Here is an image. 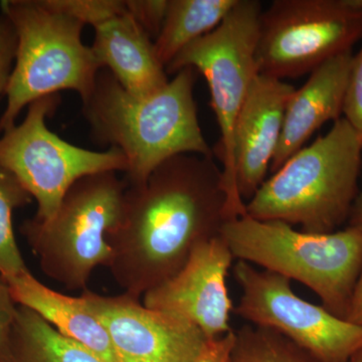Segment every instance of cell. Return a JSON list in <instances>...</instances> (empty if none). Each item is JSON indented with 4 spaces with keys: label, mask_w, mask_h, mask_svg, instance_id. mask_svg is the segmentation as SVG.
Segmentation results:
<instances>
[{
    "label": "cell",
    "mask_w": 362,
    "mask_h": 362,
    "mask_svg": "<svg viewBox=\"0 0 362 362\" xmlns=\"http://www.w3.org/2000/svg\"><path fill=\"white\" fill-rule=\"evenodd\" d=\"M226 221L223 171L214 157H173L144 183L127 187L120 221L108 235V268L124 293L139 299L221 235Z\"/></svg>",
    "instance_id": "1"
},
{
    "label": "cell",
    "mask_w": 362,
    "mask_h": 362,
    "mask_svg": "<svg viewBox=\"0 0 362 362\" xmlns=\"http://www.w3.org/2000/svg\"><path fill=\"white\" fill-rule=\"evenodd\" d=\"M197 71L185 68L160 90L139 97L106 69L83 104V114L100 144L120 150L127 160L128 187L144 183L162 163L181 154L214 157L202 134L194 86Z\"/></svg>",
    "instance_id": "2"
},
{
    "label": "cell",
    "mask_w": 362,
    "mask_h": 362,
    "mask_svg": "<svg viewBox=\"0 0 362 362\" xmlns=\"http://www.w3.org/2000/svg\"><path fill=\"white\" fill-rule=\"evenodd\" d=\"M361 170L362 135L341 117L264 181L246 202V214L307 233L337 232L349 221Z\"/></svg>",
    "instance_id": "3"
},
{
    "label": "cell",
    "mask_w": 362,
    "mask_h": 362,
    "mask_svg": "<svg viewBox=\"0 0 362 362\" xmlns=\"http://www.w3.org/2000/svg\"><path fill=\"white\" fill-rule=\"evenodd\" d=\"M221 235L238 261L301 283L326 310L346 318L362 265L359 230L346 226L333 233H307L246 214L226 221Z\"/></svg>",
    "instance_id": "4"
},
{
    "label": "cell",
    "mask_w": 362,
    "mask_h": 362,
    "mask_svg": "<svg viewBox=\"0 0 362 362\" xmlns=\"http://www.w3.org/2000/svg\"><path fill=\"white\" fill-rule=\"evenodd\" d=\"M0 9L16 35L0 133L16 126L23 109L42 98L74 90L85 101L102 66L83 42L84 23L52 8L47 0H4Z\"/></svg>",
    "instance_id": "5"
},
{
    "label": "cell",
    "mask_w": 362,
    "mask_h": 362,
    "mask_svg": "<svg viewBox=\"0 0 362 362\" xmlns=\"http://www.w3.org/2000/svg\"><path fill=\"white\" fill-rule=\"evenodd\" d=\"M127 187L117 173L86 176L69 189L52 218L21 225L47 277L71 291H85L95 269L109 267L108 235L120 221Z\"/></svg>",
    "instance_id": "6"
},
{
    "label": "cell",
    "mask_w": 362,
    "mask_h": 362,
    "mask_svg": "<svg viewBox=\"0 0 362 362\" xmlns=\"http://www.w3.org/2000/svg\"><path fill=\"white\" fill-rule=\"evenodd\" d=\"M262 11L257 0H238L216 30L187 45L165 69L168 75H175L192 68L206 78L221 132L218 154L223 162L228 221L246 216V202L240 199L235 180L233 130L259 74L256 49Z\"/></svg>",
    "instance_id": "7"
},
{
    "label": "cell",
    "mask_w": 362,
    "mask_h": 362,
    "mask_svg": "<svg viewBox=\"0 0 362 362\" xmlns=\"http://www.w3.org/2000/svg\"><path fill=\"white\" fill-rule=\"evenodd\" d=\"M61 104L59 95L37 100L25 119L0 137V166L16 176L37 202L33 218L47 221L58 211L69 189L86 176L124 173L127 160L120 150L96 151L76 146L47 127Z\"/></svg>",
    "instance_id": "8"
},
{
    "label": "cell",
    "mask_w": 362,
    "mask_h": 362,
    "mask_svg": "<svg viewBox=\"0 0 362 362\" xmlns=\"http://www.w3.org/2000/svg\"><path fill=\"white\" fill-rule=\"evenodd\" d=\"M362 40V9L349 0H276L259 18V74L283 80L312 73Z\"/></svg>",
    "instance_id": "9"
},
{
    "label": "cell",
    "mask_w": 362,
    "mask_h": 362,
    "mask_svg": "<svg viewBox=\"0 0 362 362\" xmlns=\"http://www.w3.org/2000/svg\"><path fill=\"white\" fill-rule=\"evenodd\" d=\"M233 275L240 296L233 312L247 323L277 331L321 362H349L362 350V326L298 296L287 278L244 261Z\"/></svg>",
    "instance_id": "10"
},
{
    "label": "cell",
    "mask_w": 362,
    "mask_h": 362,
    "mask_svg": "<svg viewBox=\"0 0 362 362\" xmlns=\"http://www.w3.org/2000/svg\"><path fill=\"white\" fill-rule=\"evenodd\" d=\"M82 297L120 362H195L211 342L194 324L147 308L127 293L104 296L87 289Z\"/></svg>",
    "instance_id": "11"
},
{
    "label": "cell",
    "mask_w": 362,
    "mask_h": 362,
    "mask_svg": "<svg viewBox=\"0 0 362 362\" xmlns=\"http://www.w3.org/2000/svg\"><path fill=\"white\" fill-rule=\"evenodd\" d=\"M233 259L221 235L207 240L173 277L145 293L143 305L189 321L209 339L225 337L233 330V304L226 284Z\"/></svg>",
    "instance_id": "12"
},
{
    "label": "cell",
    "mask_w": 362,
    "mask_h": 362,
    "mask_svg": "<svg viewBox=\"0 0 362 362\" xmlns=\"http://www.w3.org/2000/svg\"><path fill=\"white\" fill-rule=\"evenodd\" d=\"M295 90L283 80L261 74L252 81L233 130L235 180L245 202L266 180Z\"/></svg>",
    "instance_id": "13"
},
{
    "label": "cell",
    "mask_w": 362,
    "mask_h": 362,
    "mask_svg": "<svg viewBox=\"0 0 362 362\" xmlns=\"http://www.w3.org/2000/svg\"><path fill=\"white\" fill-rule=\"evenodd\" d=\"M354 52H343L312 71L295 90L286 109L282 134L270 170L277 171L288 159L306 146L317 130L343 115Z\"/></svg>",
    "instance_id": "14"
},
{
    "label": "cell",
    "mask_w": 362,
    "mask_h": 362,
    "mask_svg": "<svg viewBox=\"0 0 362 362\" xmlns=\"http://www.w3.org/2000/svg\"><path fill=\"white\" fill-rule=\"evenodd\" d=\"M94 30L93 54L124 89L144 97L168 84V75L157 58L153 40L128 11L95 26Z\"/></svg>",
    "instance_id": "15"
},
{
    "label": "cell",
    "mask_w": 362,
    "mask_h": 362,
    "mask_svg": "<svg viewBox=\"0 0 362 362\" xmlns=\"http://www.w3.org/2000/svg\"><path fill=\"white\" fill-rule=\"evenodd\" d=\"M6 282L16 304L35 312L62 335L83 345L105 362H120L108 332L82 296L54 291L30 271Z\"/></svg>",
    "instance_id": "16"
},
{
    "label": "cell",
    "mask_w": 362,
    "mask_h": 362,
    "mask_svg": "<svg viewBox=\"0 0 362 362\" xmlns=\"http://www.w3.org/2000/svg\"><path fill=\"white\" fill-rule=\"evenodd\" d=\"M237 2L238 0H168L163 25L154 40L157 58L164 68L187 45L216 30Z\"/></svg>",
    "instance_id": "17"
},
{
    "label": "cell",
    "mask_w": 362,
    "mask_h": 362,
    "mask_svg": "<svg viewBox=\"0 0 362 362\" xmlns=\"http://www.w3.org/2000/svg\"><path fill=\"white\" fill-rule=\"evenodd\" d=\"M9 362H105L83 345L58 332L42 317L18 307Z\"/></svg>",
    "instance_id": "18"
},
{
    "label": "cell",
    "mask_w": 362,
    "mask_h": 362,
    "mask_svg": "<svg viewBox=\"0 0 362 362\" xmlns=\"http://www.w3.org/2000/svg\"><path fill=\"white\" fill-rule=\"evenodd\" d=\"M230 362H321L277 331L245 324L235 330Z\"/></svg>",
    "instance_id": "19"
},
{
    "label": "cell",
    "mask_w": 362,
    "mask_h": 362,
    "mask_svg": "<svg viewBox=\"0 0 362 362\" xmlns=\"http://www.w3.org/2000/svg\"><path fill=\"white\" fill-rule=\"evenodd\" d=\"M32 201L16 176L0 166V275L6 281L30 271L16 243L13 214Z\"/></svg>",
    "instance_id": "20"
},
{
    "label": "cell",
    "mask_w": 362,
    "mask_h": 362,
    "mask_svg": "<svg viewBox=\"0 0 362 362\" xmlns=\"http://www.w3.org/2000/svg\"><path fill=\"white\" fill-rule=\"evenodd\" d=\"M47 4L93 28L127 11L122 0H47Z\"/></svg>",
    "instance_id": "21"
},
{
    "label": "cell",
    "mask_w": 362,
    "mask_h": 362,
    "mask_svg": "<svg viewBox=\"0 0 362 362\" xmlns=\"http://www.w3.org/2000/svg\"><path fill=\"white\" fill-rule=\"evenodd\" d=\"M343 118L362 135V47L350 66Z\"/></svg>",
    "instance_id": "22"
},
{
    "label": "cell",
    "mask_w": 362,
    "mask_h": 362,
    "mask_svg": "<svg viewBox=\"0 0 362 362\" xmlns=\"http://www.w3.org/2000/svg\"><path fill=\"white\" fill-rule=\"evenodd\" d=\"M128 13L132 16L147 35L156 40L160 33L168 0H125Z\"/></svg>",
    "instance_id": "23"
},
{
    "label": "cell",
    "mask_w": 362,
    "mask_h": 362,
    "mask_svg": "<svg viewBox=\"0 0 362 362\" xmlns=\"http://www.w3.org/2000/svg\"><path fill=\"white\" fill-rule=\"evenodd\" d=\"M18 307L8 283L0 275V362L11 361V337Z\"/></svg>",
    "instance_id": "24"
},
{
    "label": "cell",
    "mask_w": 362,
    "mask_h": 362,
    "mask_svg": "<svg viewBox=\"0 0 362 362\" xmlns=\"http://www.w3.org/2000/svg\"><path fill=\"white\" fill-rule=\"evenodd\" d=\"M16 52V35L8 18L0 11V100L6 96Z\"/></svg>",
    "instance_id": "25"
},
{
    "label": "cell",
    "mask_w": 362,
    "mask_h": 362,
    "mask_svg": "<svg viewBox=\"0 0 362 362\" xmlns=\"http://www.w3.org/2000/svg\"><path fill=\"white\" fill-rule=\"evenodd\" d=\"M233 339L235 330L225 337L211 340L206 351L195 362H230Z\"/></svg>",
    "instance_id": "26"
},
{
    "label": "cell",
    "mask_w": 362,
    "mask_h": 362,
    "mask_svg": "<svg viewBox=\"0 0 362 362\" xmlns=\"http://www.w3.org/2000/svg\"><path fill=\"white\" fill-rule=\"evenodd\" d=\"M345 320L362 326V265L356 286H354L349 312H347Z\"/></svg>",
    "instance_id": "27"
},
{
    "label": "cell",
    "mask_w": 362,
    "mask_h": 362,
    "mask_svg": "<svg viewBox=\"0 0 362 362\" xmlns=\"http://www.w3.org/2000/svg\"><path fill=\"white\" fill-rule=\"evenodd\" d=\"M347 223H349L347 226L356 228L362 233V189L359 190L358 194H357Z\"/></svg>",
    "instance_id": "28"
},
{
    "label": "cell",
    "mask_w": 362,
    "mask_h": 362,
    "mask_svg": "<svg viewBox=\"0 0 362 362\" xmlns=\"http://www.w3.org/2000/svg\"><path fill=\"white\" fill-rule=\"evenodd\" d=\"M349 2L352 6L362 9V0H349Z\"/></svg>",
    "instance_id": "29"
},
{
    "label": "cell",
    "mask_w": 362,
    "mask_h": 362,
    "mask_svg": "<svg viewBox=\"0 0 362 362\" xmlns=\"http://www.w3.org/2000/svg\"><path fill=\"white\" fill-rule=\"evenodd\" d=\"M349 362H362V350H361L359 352H357L356 356L352 357L351 361Z\"/></svg>",
    "instance_id": "30"
}]
</instances>
